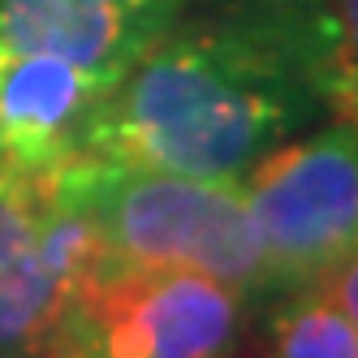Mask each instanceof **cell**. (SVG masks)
I'll use <instances>...</instances> for the list:
<instances>
[{"label": "cell", "instance_id": "6da1fadb", "mask_svg": "<svg viewBox=\"0 0 358 358\" xmlns=\"http://www.w3.org/2000/svg\"><path fill=\"white\" fill-rule=\"evenodd\" d=\"M302 83L289 39L246 27H164L104 87L83 151L108 169L238 182L298 121Z\"/></svg>", "mask_w": 358, "mask_h": 358}, {"label": "cell", "instance_id": "7a4b0ae2", "mask_svg": "<svg viewBox=\"0 0 358 358\" xmlns=\"http://www.w3.org/2000/svg\"><path fill=\"white\" fill-rule=\"evenodd\" d=\"M83 151L48 169L0 160V358H35L113 264L83 194Z\"/></svg>", "mask_w": 358, "mask_h": 358}, {"label": "cell", "instance_id": "3957f363", "mask_svg": "<svg viewBox=\"0 0 358 358\" xmlns=\"http://www.w3.org/2000/svg\"><path fill=\"white\" fill-rule=\"evenodd\" d=\"M83 194L113 264L190 268L224 280L242 298L268 285L264 250L238 182L108 169L87 156Z\"/></svg>", "mask_w": 358, "mask_h": 358}, {"label": "cell", "instance_id": "277c9868", "mask_svg": "<svg viewBox=\"0 0 358 358\" xmlns=\"http://www.w3.org/2000/svg\"><path fill=\"white\" fill-rule=\"evenodd\" d=\"M242 199L264 250L268 285H320L358 250V130L272 143L246 169Z\"/></svg>", "mask_w": 358, "mask_h": 358}, {"label": "cell", "instance_id": "5b68a950", "mask_svg": "<svg viewBox=\"0 0 358 358\" xmlns=\"http://www.w3.org/2000/svg\"><path fill=\"white\" fill-rule=\"evenodd\" d=\"M91 358H234L242 294L190 268L108 264L73 302Z\"/></svg>", "mask_w": 358, "mask_h": 358}, {"label": "cell", "instance_id": "8992f818", "mask_svg": "<svg viewBox=\"0 0 358 358\" xmlns=\"http://www.w3.org/2000/svg\"><path fill=\"white\" fill-rule=\"evenodd\" d=\"M99 95L104 83L65 57L0 48V160L48 169L78 156Z\"/></svg>", "mask_w": 358, "mask_h": 358}, {"label": "cell", "instance_id": "52a82bcc", "mask_svg": "<svg viewBox=\"0 0 358 358\" xmlns=\"http://www.w3.org/2000/svg\"><path fill=\"white\" fill-rule=\"evenodd\" d=\"M177 0H0V48L65 57L113 83L138 48L169 27Z\"/></svg>", "mask_w": 358, "mask_h": 358}, {"label": "cell", "instance_id": "ba28073f", "mask_svg": "<svg viewBox=\"0 0 358 358\" xmlns=\"http://www.w3.org/2000/svg\"><path fill=\"white\" fill-rule=\"evenodd\" d=\"M298 61L341 125L358 130V0H311Z\"/></svg>", "mask_w": 358, "mask_h": 358}, {"label": "cell", "instance_id": "9c48e42d", "mask_svg": "<svg viewBox=\"0 0 358 358\" xmlns=\"http://www.w3.org/2000/svg\"><path fill=\"white\" fill-rule=\"evenodd\" d=\"M264 358H358V328L320 285L276 315Z\"/></svg>", "mask_w": 358, "mask_h": 358}, {"label": "cell", "instance_id": "30bf717a", "mask_svg": "<svg viewBox=\"0 0 358 358\" xmlns=\"http://www.w3.org/2000/svg\"><path fill=\"white\" fill-rule=\"evenodd\" d=\"M320 289L341 306V311L350 315V324L358 328V250L350 255V259H341L337 268H332L324 280H320Z\"/></svg>", "mask_w": 358, "mask_h": 358}]
</instances>
